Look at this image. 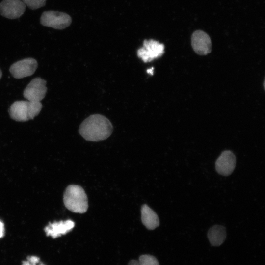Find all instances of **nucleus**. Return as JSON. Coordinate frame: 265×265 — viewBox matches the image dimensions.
<instances>
[{
  "instance_id": "obj_1",
  "label": "nucleus",
  "mask_w": 265,
  "mask_h": 265,
  "mask_svg": "<svg viewBox=\"0 0 265 265\" xmlns=\"http://www.w3.org/2000/svg\"><path fill=\"white\" fill-rule=\"evenodd\" d=\"M79 132L86 140L98 141L106 140L110 136L113 132V126L105 116L93 114L81 123Z\"/></svg>"
},
{
  "instance_id": "obj_12",
  "label": "nucleus",
  "mask_w": 265,
  "mask_h": 265,
  "mask_svg": "<svg viewBox=\"0 0 265 265\" xmlns=\"http://www.w3.org/2000/svg\"><path fill=\"white\" fill-rule=\"evenodd\" d=\"M141 220L149 230H153L159 225V218L156 213L147 205H143L141 209Z\"/></svg>"
},
{
  "instance_id": "obj_14",
  "label": "nucleus",
  "mask_w": 265,
  "mask_h": 265,
  "mask_svg": "<svg viewBox=\"0 0 265 265\" xmlns=\"http://www.w3.org/2000/svg\"><path fill=\"white\" fill-rule=\"evenodd\" d=\"M138 261L140 265H159L157 259L150 255L145 254L140 256Z\"/></svg>"
},
{
  "instance_id": "obj_11",
  "label": "nucleus",
  "mask_w": 265,
  "mask_h": 265,
  "mask_svg": "<svg viewBox=\"0 0 265 265\" xmlns=\"http://www.w3.org/2000/svg\"><path fill=\"white\" fill-rule=\"evenodd\" d=\"M75 226V223L71 220L50 223L45 228L47 236L55 238L70 231Z\"/></svg>"
},
{
  "instance_id": "obj_20",
  "label": "nucleus",
  "mask_w": 265,
  "mask_h": 265,
  "mask_svg": "<svg viewBox=\"0 0 265 265\" xmlns=\"http://www.w3.org/2000/svg\"><path fill=\"white\" fill-rule=\"evenodd\" d=\"M1 77H2V71L1 69H0V79L1 78Z\"/></svg>"
},
{
  "instance_id": "obj_6",
  "label": "nucleus",
  "mask_w": 265,
  "mask_h": 265,
  "mask_svg": "<svg viewBox=\"0 0 265 265\" xmlns=\"http://www.w3.org/2000/svg\"><path fill=\"white\" fill-rule=\"evenodd\" d=\"M46 84V81L40 78L33 79L24 90V98L28 101L40 102L47 92Z\"/></svg>"
},
{
  "instance_id": "obj_16",
  "label": "nucleus",
  "mask_w": 265,
  "mask_h": 265,
  "mask_svg": "<svg viewBox=\"0 0 265 265\" xmlns=\"http://www.w3.org/2000/svg\"><path fill=\"white\" fill-rule=\"evenodd\" d=\"M4 225L2 221L0 220V238H2L4 235Z\"/></svg>"
},
{
  "instance_id": "obj_13",
  "label": "nucleus",
  "mask_w": 265,
  "mask_h": 265,
  "mask_svg": "<svg viewBox=\"0 0 265 265\" xmlns=\"http://www.w3.org/2000/svg\"><path fill=\"white\" fill-rule=\"evenodd\" d=\"M226 237V229L221 225H214L209 230L208 238L212 246H218L224 241Z\"/></svg>"
},
{
  "instance_id": "obj_18",
  "label": "nucleus",
  "mask_w": 265,
  "mask_h": 265,
  "mask_svg": "<svg viewBox=\"0 0 265 265\" xmlns=\"http://www.w3.org/2000/svg\"><path fill=\"white\" fill-rule=\"evenodd\" d=\"M128 265H140L138 261L132 260L129 262Z\"/></svg>"
},
{
  "instance_id": "obj_5",
  "label": "nucleus",
  "mask_w": 265,
  "mask_h": 265,
  "mask_svg": "<svg viewBox=\"0 0 265 265\" xmlns=\"http://www.w3.org/2000/svg\"><path fill=\"white\" fill-rule=\"evenodd\" d=\"M164 53L163 44L153 39L145 40L143 46L137 52L138 57L144 63L149 62L161 57Z\"/></svg>"
},
{
  "instance_id": "obj_4",
  "label": "nucleus",
  "mask_w": 265,
  "mask_h": 265,
  "mask_svg": "<svg viewBox=\"0 0 265 265\" xmlns=\"http://www.w3.org/2000/svg\"><path fill=\"white\" fill-rule=\"evenodd\" d=\"M71 22L72 19L68 14L59 11H44L40 17L41 25L57 29L66 28Z\"/></svg>"
},
{
  "instance_id": "obj_19",
  "label": "nucleus",
  "mask_w": 265,
  "mask_h": 265,
  "mask_svg": "<svg viewBox=\"0 0 265 265\" xmlns=\"http://www.w3.org/2000/svg\"><path fill=\"white\" fill-rule=\"evenodd\" d=\"M147 72L151 75H153V68H152L150 69L147 70Z\"/></svg>"
},
{
  "instance_id": "obj_15",
  "label": "nucleus",
  "mask_w": 265,
  "mask_h": 265,
  "mask_svg": "<svg viewBox=\"0 0 265 265\" xmlns=\"http://www.w3.org/2000/svg\"><path fill=\"white\" fill-rule=\"evenodd\" d=\"M25 5L32 10L45 6L46 0H21Z\"/></svg>"
},
{
  "instance_id": "obj_7",
  "label": "nucleus",
  "mask_w": 265,
  "mask_h": 265,
  "mask_svg": "<svg viewBox=\"0 0 265 265\" xmlns=\"http://www.w3.org/2000/svg\"><path fill=\"white\" fill-rule=\"evenodd\" d=\"M37 66L38 63L35 59L27 58L13 63L9 71L14 78L22 79L33 74Z\"/></svg>"
},
{
  "instance_id": "obj_3",
  "label": "nucleus",
  "mask_w": 265,
  "mask_h": 265,
  "mask_svg": "<svg viewBox=\"0 0 265 265\" xmlns=\"http://www.w3.org/2000/svg\"><path fill=\"white\" fill-rule=\"evenodd\" d=\"M40 102L32 101H16L10 106L8 112L10 117L19 122L33 119L41 110Z\"/></svg>"
},
{
  "instance_id": "obj_10",
  "label": "nucleus",
  "mask_w": 265,
  "mask_h": 265,
  "mask_svg": "<svg viewBox=\"0 0 265 265\" xmlns=\"http://www.w3.org/2000/svg\"><path fill=\"white\" fill-rule=\"evenodd\" d=\"M191 45L198 54L205 55L211 51V40L209 36L202 30H196L191 36Z\"/></svg>"
},
{
  "instance_id": "obj_8",
  "label": "nucleus",
  "mask_w": 265,
  "mask_h": 265,
  "mask_svg": "<svg viewBox=\"0 0 265 265\" xmlns=\"http://www.w3.org/2000/svg\"><path fill=\"white\" fill-rule=\"evenodd\" d=\"M25 9L26 5L21 0H3L0 3V14L8 19L19 18Z\"/></svg>"
},
{
  "instance_id": "obj_17",
  "label": "nucleus",
  "mask_w": 265,
  "mask_h": 265,
  "mask_svg": "<svg viewBox=\"0 0 265 265\" xmlns=\"http://www.w3.org/2000/svg\"><path fill=\"white\" fill-rule=\"evenodd\" d=\"M38 264V263H31V262H29V261H28L27 260V261H23L22 265H37ZM44 265L43 263H41V264H40L39 265Z\"/></svg>"
},
{
  "instance_id": "obj_2",
  "label": "nucleus",
  "mask_w": 265,
  "mask_h": 265,
  "mask_svg": "<svg viewBox=\"0 0 265 265\" xmlns=\"http://www.w3.org/2000/svg\"><path fill=\"white\" fill-rule=\"evenodd\" d=\"M65 206L75 213H85L88 209V199L83 189L80 186L71 185L66 189L63 195Z\"/></svg>"
},
{
  "instance_id": "obj_9",
  "label": "nucleus",
  "mask_w": 265,
  "mask_h": 265,
  "mask_svg": "<svg viewBox=\"0 0 265 265\" xmlns=\"http://www.w3.org/2000/svg\"><path fill=\"white\" fill-rule=\"evenodd\" d=\"M236 157L229 150L222 152L215 162V169L218 174L228 176L234 171L236 166Z\"/></svg>"
}]
</instances>
